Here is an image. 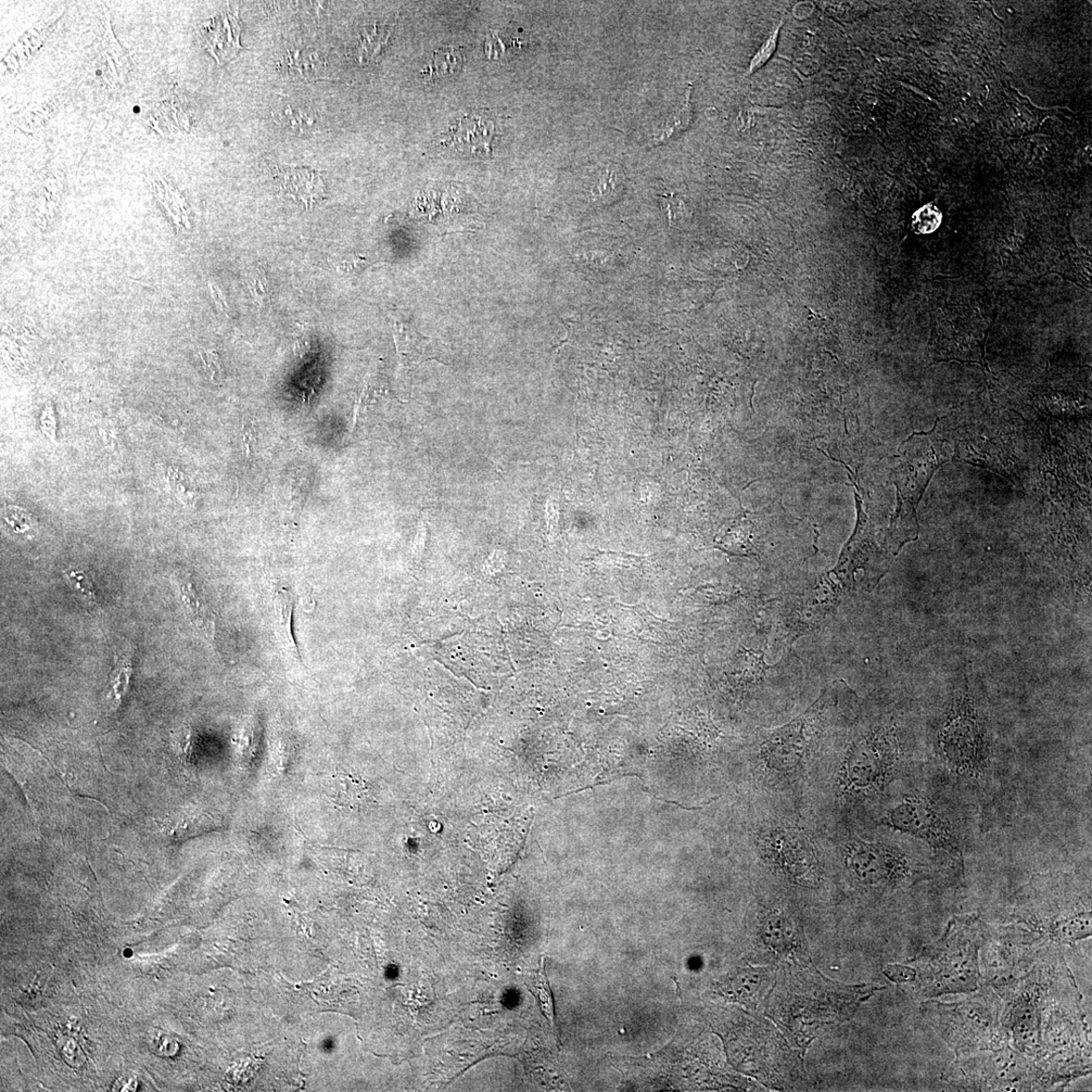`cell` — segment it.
Wrapping results in <instances>:
<instances>
[{
	"label": "cell",
	"instance_id": "e0dca14e",
	"mask_svg": "<svg viewBox=\"0 0 1092 1092\" xmlns=\"http://www.w3.org/2000/svg\"><path fill=\"white\" fill-rule=\"evenodd\" d=\"M184 611L190 624L199 632L202 638L214 641L215 620L211 608L202 600L195 589L193 583L180 579L177 582Z\"/></svg>",
	"mask_w": 1092,
	"mask_h": 1092
},
{
	"label": "cell",
	"instance_id": "8d00e7d4",
	"mask_svg": "<svg viewBox=\"0 0 1092 1092\" xmlns=\"http://www.w3.org/2000/svg\"><path fill=\"white\" fill-rule=\"evenodd\" d=\"M366 265H368V261L365 257L360 256V254H349V256L343 258V260L340 262L338 270L347 273H353L355 271L363 270Z\"/></svg>",
	"mask_w": 1092,
	"mask_h": 1092
},
{
	"label": "cell",
	"instance_id": "44dd1931",
	"mask_svg": "<svg viewBox=\"0 0 1092 1092\" xmlns=\"http://www.w3.org/2000/svg\"><path fill=\"white\" fill-rule=\"evenodd\" d=\"M279 65L284 73L298 80H312L326 68L322 56L309 49L287 51Z\"/></svg>",
	"mask_w": 1092,
	"mask_h": 1092
},
{
	"label": "cell",
	"instance_id": "d6a6232c",
	"mask_svg": "<svg viewBox=\"0 0 1092 1092\" xmlns=\"http://www.w3.org/2000/svg\"><path fill=\"white\" fill-rule=\"evenodd\" d=\"M200 355L213 379V382L217 384L220 383L224 376L217 352L206 350L201 351Z\"/></svg>",
	"mask_w": 1092,
	"mask_h": 1092
},
{
	"label": "cell",
	"instance_id": "74e56055",
	"mask_svg": "<svg viewBox=\"0 0 1092 1092\" xmlns=\"http://www.w3.org/2000/svg\"><path fill=\"white\" fill-rule=\"evenodd\" d=\"M174 1045L175 1044L172 1042L170 1038H169L167 1036H163L160 1038L158 1037L155 1040V1044H154L155 1048L154 1049L158 1054V1055L170 1056V1055H172V1054L174 1053V1050H175Z\"/></svg>",
	"mask_w": 1092,
	"mask_h": 1092
},
{
	"label": "cell",
	"instance_id": "ac0fdd59",
	"mask_svg": "<svg viewBox=\"0 0 1092 1092\" xmlns=\"http://www.w3.org/2000/svg\"><path fill=\"white\" fill-rule=\"evenodd\" d=\"M283 185L287 194L310 208L324 196V184L320 175L307 170L287 169L282 172Z\"/></svg>",
	"mask_w": 1092,
	"mask_h": 1092
},
{
	"label": "cell",
	"instance_id": "d590c367",
	"mask_svg": "<svg viewBox=\"0 0 1092 1092\" xmlns=\"http://www.w3.org/2000/svg\"><path fill=\"white\" fill-rule=\"evenodd\" d=\"M61 1052L63 1058H65L69 1065L73 1066V1068H79V1066L82 1065L84 1062V1057L79 1044H76L72 1040H69L68 1042L62 1047Z\"/></svg>",
	"mask_w": 1092,
	"mask_h": 1092
},
{
	"label": "cell",
	"instance_id": "1f68e13d",
	"mask_svg": "<svg viewBox=\"0 0 1092 1092\" xmlns=\"http://www.w3.org/2000/svg\"><path fill=\"white\" fill-rule=\"evenodd\" d=\"M130 676L131 667L128 662L124 660V662L121 663L117 669L116 672H114V677L112 680V692L114 700H116L118 702L121 701L126 691V687H128Z\"/></svg>",
	"mask_w": 1092,
	"mask_h": 1092
},
{
	"label": "cell",
	"instance_id": "6da1fadb",
	"mask_svg": "<svg viewBox=\"0 0 1092 1092\" xmlns=\"http://www.w3.org/2000/svg\"><path fill=\"white\" fill-rule=\"evenodd\" d=\"M1011 1047L1040 1073L1046 1090H1060L1091 1072L1090 1032L1083 996L1063 947L1049 945L1017 981L995 989Z\"/></svg>",
	"mask_w": 1092,
	"mask_h": 1092
},
{
	"label": "cell",
	"instance_id": "cb8c5ba5",
	"mask_svg": "<svg viewBox=\"0 0 1092 1092\" xmlns=\"http://www.w3.org/2000/svg\"><path fill=\"white\" fill-rule=\"evenodd\" d=\"M690 120L691 104L690 90H688L685 95L681 106L676 110H672L664 119L663 123L660 124L654 138L655 145L666 143L670 139L674 138L675 135L687 129Z\"/></svg>",
	"mask_w": 1092,
	"mask_h": 1092
},
{
	"label": "cell",
	"instance_id": "484cf974",
	"mask_svg": "<svg viewBox=\"0 0 1092 1092\" xmlns=\"http://www.w3.org/2000/svg\"><path fill=\"white\" fill-rule=\"evenodd\" d=\"M245 282L258 306L261 309L268 307L272 300V289L264 272L259 269L248 271L245 274Z\"/></svg>",
	"mask_w": 1092,
	"mask_h": 1092
},
{
	"label": "cell",
	"instance_id": "9a60e30c",
	"mask_svg": "<svg viewBox=\"0 0 1092 1092\" xmlns=\"http://www.w3.org/2000/svg\"><path fill=\"white\" fill-rule=\"evenodd\" d=\"M202 34L208 50L219 63L230 60L240 50L241 25L231 11L206 23Z\"/></svg>",
	"mask_w": 1092,
	"mask_h": 1092
},
{
	"label": "cell",
	"instance_id": "5b68a950",
	"mask_svg": "<svg viewBox=\"0 0 1092 1092\" xmlns=\"http://www.w3.org/2000/svg\"><path fill=\"white\" fill-rule=\"evenodd\" d=\"M985 922L977 914L952 919L941 938L925 946L911 967L918 994L924 998L968 995L983 983L980 957Z\"/></svg>",
	"mask_w": 1092,
	"mask_h": 1092
},
{
	"label": "cell",
	"instance_id": "4dcf8cb0",
	"mask_svg": "<svg viewBox=\"0 0 1092 1092\" xmlns=\"http://www.w3.org/2000/svg\"><path fill=\"white\" fill-rule=\"evenodd\" d=\"M170 486L177 497L187 505H194L197 498L196 491L184 476L177 471H170Z\"/></svg>",
	"mask_w": 1092,
	"mask_h": 1092
},
{
	"label": "cell",
	"instance_id": "f546056e",
	"mask_svg": "<svg viewBox=\"0 0 1092 1092\" xmlns=\"http://www.w3.org/2000/svg\"><path fill=\"white\" fill-rule=\"evenodd\" d=\"M66 577L71 583L73 589L83 597L84 599L92 602L96 601L94 583L85 571L68 569L66 570Z\"/></svg>",
	"mask_w": 1092,
	"mask_h": 1092
},
{
	"label": "cell",
	"instance_id": "ba28073f",
	"mask_svg": "<svg viewBox=\"0 0 1092 1092\" xmlns=\"http://www.w3.org/2000/svg\"><path fill=\"white\" fill-rule=\"evenodd\" d=\"M844 856L855 880L876 891L942 879L961 883L928 849L916 853L892 842L854 837L846 844Z\"/></svg>",
	"mask_w": 1092,
	"mask_h": 1092
},
{
	"label": "cell",
	"instance_id": "d6986e66",
	"mask_svg": "<svg viewBox=\"0 0 1092 1092\" xmlns=\"http://www.w3.org/2000/svg\"><path fill=\"white\" fill-rule=\"evenodd\" d=\"M295 598L287 589H279L274 599L276 632L288 656L300 659L298 646L293 634V615Z\"/></svg>",
	"mask_w": 1092,
	"mask_h": 1092
},
{
	"label": "cell",
	"instance_id": "2e32d148",
	"mask_svg": "<svg viewBox=\"0 0 1092 1092\" xmlns=\"http://www.w3.org/2000/svg\"><path fill=\"white\" fill-rule=\"evenodd\" d=\"M97 66L104 81L112 87L124 81L131 69V62L125 50L116 40L111 31L110 17L107 16L106 33L100 44Z\"/></svg>",
	"mask_w": 1092,
	"mask_h": 1092
},
{
	"label": "cell",
	"instance_id": "4fadbf2b",
	"mask_svg": "<svg viewBox=\"0 0 1092 1092\" xmlns=\"http://www.w3.org/2000/svg\"><path fill=\"white\" fill-rule=\"evenodd\" d=\"M761 846L771 860L789 878L810 881L819 872V860L814 845L806 835L792 828L778 827L761 837Z\"/></svg>",
	"mask_w": 1092,
	"mask_h": 1092
},
{
	"label": "cell",
	"instance_id": "52a82bcc",
	"mask_svg": "<svg viewBox=\"0 0 1092 1092\" xmlns=\"http://www.w3.org/2000/svg\"><path fill=\"white\" fill-rule=\"evenodd\" d=\"M955 460L947 452L937 435V421L929 433L913 434L898 450L894 469L897 507L887 528L889 543L897 555L904 546L920 535L918 508L939 466Z\"/></svg>",
	"mask_w": 1092,
	"mask_h": 1092
},
{
	"label": "cell",
	"instance_id": "9c48e42d",
	"mask_svg": "<svg viewBox=\"0 0 1092 1092\" xmlns=\"http://www.w3.org/2000/svg\"><path fill=\"white\" fill-rule=\"evenodd\" d=\"M903 732L880 723L850 745L844 759L841 785L849 798L876 802L883 798L908 763Z\"/></svg>",
	"mask_w": 1092,
	"mask_h": 1092
},
{
	"label": "cell",
	"instance_id": "8fae6325",
	"mask_svg": "<svg viewBox=\"0 0 1092 1092\" xmlns=\"http://www.w3.org/2000/svg\"><path fill=\"white\" fill-rule=\"evenodd\" d=\"M1049 945L1017 922L1009 925L985 922L981 950L983 982L998 989L1017 981L1034 967Z\"/></svg>",
	"mask_w": 1092,
	"mask_h": 1092
},
{
	"label": "cell",
	"instance_id": "e575fe53",
	"mask_svg": "<svg viewBox=\"0 0 1092 1092\" xmlns=\"http://www.w3.org/2000/svg\"><path fill=\"white\" fill-rule=\"evenodd\" d=\"M459 61L460 56L455 55L453 50H450V52H444L443 51L441 54L435 57V71L437 74L444 75L453 73V70L457 68V63Z\"/></svg>",
	"mask_w": 1092,
	"mask_h": 1092
},
{
	"label": "cell",
	"instance_id": "7402d4cb",
	"mask_svg": "<svg viewBox=\"0 0 1092 1092\" xmlns=\"http://www.w3.org/2000/svg\"><path fill=\"white\" fill-rule=\"evenodd\" d=\"M493 137L492 122L476 117L461 123L455 132L454 143L466 151L485 152L490 149Z\"/></svg>",
	"mask_w": 1092,
	"mask_h": 1092
},
{
	"label": "cell",
	"instance_id": "7c38bea8",
	"mask_svg": "<svg viewBox=\"0 0 1092 1092\" xmlns=\"http://www.w3.org/2000/svg\"><path fill=\"white\" fill-rule=\"evenodd\" d=\"M824 697L805 714L774 731L761 745L760 758L771 771L789 775L804 767L822 723Z\"/></svg>",
	"mask_w": 1092,
	"mask_h": 1092
},
{
	"label": "cell",
	"instance_id": "f1b7e54d",
	"mask_svg": "<svg viewBox=\"0 0 1092 1092\" xmlns=\"http://www.w3.org/2000/svg\"><path fill=\"white\" fill-rule=\"evenodd\" d=\"M782 24L783 23H781L779 27L773 32L769 39L763 44V46L759 49L757 54L751 61L750 68H748V74H753L761 67L765 66L768 61L772 58L775 51L777 49Z\"/></svg>",
	"mask_w": 1092,
	"mask_h": 1092
},
{
	"label": "cell",
	"instance_id": "30bf717a",
	"mask_svg": "<svg viewBox=\"0 0 1092 1092\" xmlns=\"http://www.w3.org/2000/svg\"><path fill=\"white\" fill-rule=\"evenodd\" d=\"M944 1079L959 1090L1045 1091L1032 1063L1010 1044L957 1058Z\"/></svg>",
	"mask_w": 1092,
	"mask_h": 1092
},
{
	"label": "cell",
	"instance_id": "60d3db41",
	"mask_svg": "<svg viewBox=\"0 0 1092 1092\" xmlns=\"http://www.w3.org/2000/svg\"><path fill=\"white\" fill-rule=\"evenodd\" d=\"M120 1082L122 1083L120 1091H135L137 1088V1082L133 1078L125 1079V1081Z\"/></svg>",
	"mask_w": 1092,
	"mask_h": 1092
},
{
	"label": "cell",
	"instance_id": "603a6c76",
	"mask_svg": "<svg viewBox=\"0 0 1092 1092\" xmlns=\"http://www.w3.org/2000/svg\"><path fill=\"white\" fill-rule=\"evenodd\" d=\"M273 117L276 124L296 135L311 133L318 120L313 109L289 103L278 105L273 111Z\"/></svg>",
	"mask_w": 1092,
	"mask_h": 1092
},
{
	"label": "cell",
	"instance_id": "8992f818",
	"mask_svg": "<svg viewBox=\"0 0 1092 1092\" xmlns=\"http://www.w3.org/2000/svg\"><path fill=\"white\" fill-rule=\"evenodd\" d=\"M1002 1010L1001 997L984 982L976 992L958 1000L947 1002L931 998L921 1005L922 1018L957 1058L1010 1044L1001 1025Z\"/></svg>",
	"mask_w": 1092,
	"mask_h": 1092
},
{
	"label": "cell",
	"instance_id": "d4e9b609",
	"mask_svg": "<svg viewBox=\"0 0 1092 1092\" xmlns=\"http://www.w3.org/2000/svg\"><path fill=\"white\" fill-rule=\"evenodd\" d=\"M221 828L217 819L209 815H193L181 819L170 829L174 841L182 842L194 836L208 834Z\"/></svg>",
	"mask_w": 1092,
	"mask_h": 1092
},
{
	"label": "cell",
	"instance_id": "ffe728a7",
	"mask_svg": "<svg viewBox=\"0 0 1092 1092\" xmlns=\"http://www.w3.org/2000/svg\"><path fill=\"white\" fill-rule=\"evenodd\" d=\"M62 12L63 9L57 15L37 23L34 28L22 36L20 42L16 44L14 49H11L9 54L4 59V63H7L9 69L18 71L24 65H27L28 60L44 43L50 25L62 15Z\"/></svg>",
	"mask_w": 1092,
	"mask_h": 1092
},
{
	"label": "cell",
	"instance_id": "3957f363",
	"mask_svg": "<svg viewBox=\"0 0 1092 1092\" xmlns=\"http://www.w3.org/2000/svg\"><path fill=\"white\" fill-rule=\"evenodd\" d=\"M933 769L960 792L980 797L992 787L996 753L992 731L968 686L952 696L932 741Z\"/></svg>",
	"mask_w": 1092,
	"mask_h": 1092
},
{
	"label": "cell",
	"instance_id": "ab89813d",
	"mask_svg": "<svg viewBox=\"0 0 1092 1092\" xmlns=\"http://www.w3.org/2000/svg\"><path fill=\"white\" fill-rule=\"evenodd\" d=\"M210 288H211V293H212L213 299L215 302V304H217L218 308L223 313H225L227 316H230V315H229V313H230V311H231L230 307H229V304H228L226 299L223 297V293L220 290V288L217 287V285L213 284L212 282H210Z\"/></svg>",
	"mask_w": 1092,
	"mask_h": 1092
},
{
	"label": "cell",
	"instance_id": "f35d334b",
	"mask_svg": "<svg viewBox=\"0 0 1092 1092\" xmlns=\"http://www.w3.org/2000/svg\"><path fill=\"white\" fill-rule=\"evenodd\" d=\"M53 421H54L53 410H52V408H51V406L49 405L47 409H46V412L43 415L42 425H43L44 433L49 437H51V439L55 438V422Z\"/></svg>",
	"mask_w": 1092,
	"mask_h": 1092
},
{
	"label": "cell",
	"instance_id": "5bb4252c",
	"mask_svg": "<svg viewBox=\"0 0 1092 1092\" xmlns=\"http://www.w3.org/2000/svg\"><path fill=\"white\" fill-rule=\"evenodd\" d=\"M401 363L411 367L429 360H438L436 341L419 333L410 319L403 315H391Z\"/></svg>",
	"mask_w": 1092,
	"mask_h": 1092
},
{
	"label": "cell",
	"instance_id": "836d02e7",
	"mask_svg": "<svg viewBox=\"0 0 1092 1092\" xmlns=\"http://www.w3.org/2000/svg\"><path fill=\"white\" fill-rule=\"evenodd\" d=\"M544 975H545L544 970L541 969L540 974L538 975V979H537V989L539 990V1000L541 1002V1006L543 1007L542 1008L543 1012L546 1014V1017H549V1019H553V1008L552 996H551V993H550V988L548 986V982H546Z\"/></svg>",
	"mask_w": 1092,
	"mask_h": 1092
},
{
	"label": "cell",
	"instance_id": "277c9868",
	"mask_svg": "<svg viewBox=\"0 0 1092 1092\" xmlns=\"http://www.w3.org/2000/svg\"><path fill=\"white\" fill-rule=\"evenodd\" d=\"M1012 917L1047 944L1072 948L1091 937L1090 879L1072 873L1036 875L1015 893Z\"/></svg>",
	"mask_w": 1092,
	"mask_h": 1092
},
{
	"label": "cell",
	"instance_id": "83f0119b",
	"mask_svg": "<svg viewBox=\"0 0 1092 1092\" xmlns=\"http://www.w3.org/2000/svg\"><path fill=\"white\" fill-rule=\"evenodd\" d=\"M758 975L756 971L755 974L745 971L735 976L731 982H730V984L728 989L732 990L730 993L735 996L736 998H739L738 1000L753 997L757 993L756 990L759 988V981L754 983V980Z\"/></svg>",
	"mask_w": 1092,
	"mask_h": 1092
},
{
	"label": "cell",
	"instance_id": "7a4b0ae2",
	"mask_svg": "<svg viewBox=\"0 0 1092 1092\" xmlns=\"http://www.w3.org/2000/svg\"><path fill=\"white\" fill-rule=\"evenodd\" d=\"M932 777L931 782H924L919 789L888 804L880 824L923 844L964 882V860L968 844L967 811L953 785L937 771Z\"/></svg>",
	"mask_w": 1092,
	"mask_h": 1092
},
{
	"label": "cell",
	"instance_id": "4316f807",
	"mask_svg": "<svg viewBox=\"0 0 1092 1092\" xmlns=\"http://www.w3.org/2000/svg\"><path fill=\"white\" fill-rule=\"evenodd\" d=\"M943 221V214L934 204H928L912 215L913 230L919 234H932Z\"/></svg>",
	"mask_w": 1092,
	"mask_h": 1092
}]
</instances>
